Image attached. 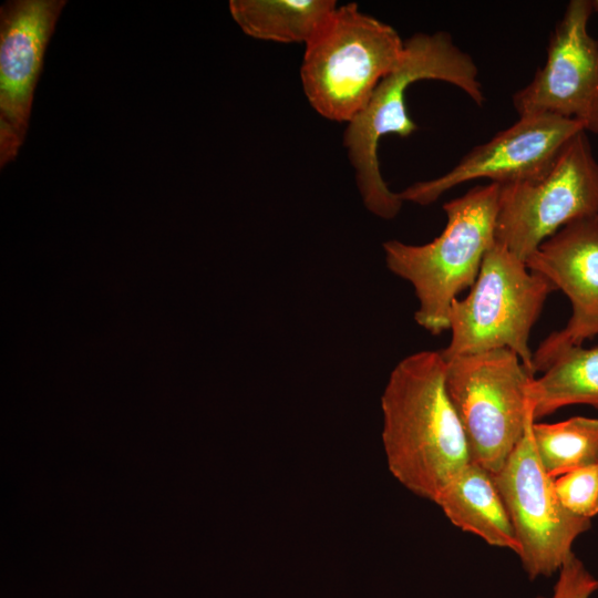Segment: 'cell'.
I'll list each match as a JSON object with an SVG mask.
<instances>
[{"instance_id":"obj_18","label":"cell","mask_w":598,"mask_h":598,"mask_svg":"<svg viewBox=\"0 0 598 598\" xmlns=\"http://www.w3.org/2000/svg\"><path fill=\"white\" fill-rule=\"evenodd\" d=\"M597 590L598 579L574 553L559 569L551 596L536 598H590Z\"/></svg>"},{"instance_id":"obj_15","label":"cell","mask_w":598,"mask_h":598,"mask_svg":"<svg viewBox=\"0 0 598 598\" xmlns=\"http://www.w3.org/2000/svg\"><path fill=\"white\" fill-rule=\"evenodd\" d=\"M527 399L535 422L573 404L598 409V344L570 347L557 354L542 377L532 379Z\"/></svg>"},{"instance_id":"obj_17","label":"cell","mask_w":598,"mask_h":598,"mask_svg":"<svg viewBox=\"0 0 598 598\" xmlns=\"http://www.w3.org/2000/svg\"><path fill=\"white\" fill-rule=\"evenodd\" d=\"M560 503L571 514L591 519L598 515V464L576 468L554 478Z\"/></svg>"},{"instance_id":"obj_3","label":"cell","mask_w":598,"mask_h":598,"mask_svg":"<svg viewBox=\"0 0 598 598\" xmlns=\"http://www.w3.org/2000/svg\"><path fill=\"white\" fill-rule=\"evenodd\" d=\"M499 189L494 183L476 185L446 202V225L427 244H383L388 268L414 288L419 301L415 321L431 334L448 330L452 301L473 286L495 243Z\"/></svg>"},{"instance_id":"obj_12","label":"cell","mask_w":598,"mask_h":598,"mask_svg":"<svg viewBox=\"0 0 598 598\" xmlns=\"http://www.w3.org/2000/svg\"><path fill=\"white\" fill-rule=\"evenodd\" d=\"M526 266L547 277L571 303V317L533 352V373L544 372L561 351L598 336V212L547 238Z\"/></svg>"},{"instance_id":"obj_19","label":"cell","mask_w":598,"mask_h":598,"mask_svg":"<svg viewBox=\"0 0 598 598\" xmlns=\"http://www.w3.org/2000/svg\"><path fill=\"white\" fill-rule=\"evenodd\" d=\"M592 4H594L595 11L598 12V0H594Z\"/></svg>"},{"instance_id":"obj_8","label":"cell","mask_w":598,"mask_h":598,"mask_svg":"<svg viewBox=\"0 0 598 598\" xmlns=\"http://www.w3.org/2000/svg\"><path fill=\"white\" fill-rule=\"evenodd\" d=\"M533 422L493 475L519 544L517 556L532 580L559 571L574 554L575 540L591 527V519L571 514L560 503L554 478L536 453Z\"/></svg>"},{"instance_id":"obj_13","label":"cell","mask_w":598,"mask_h":598,"mask_svg":"<svg viewBox=\"0 0 598 598\" xmlns=\"http://www.w3.org/2000/svg\"><path fill=\"white\" fill-rule=\"evenodd\" d=\"M434 503L456 527L518 555L519 544L493 474L478 463L466 464Z\"/></svg>"},{"instance_id":"obj_7","label":"cell","mask_w":598,"mask_h":598,"mask_svg":"<svg viewBox=\"0 0 598 598\" xmlns=\"http://www.w3.org/2000/svg\"><path fill=\"white\" fill-rule=\"evenodd\" d=\"M598 212V161L587 133L564 146L542 178L501 186L495 241L524 262L567 224Z\"/></svg>"},{"instance_id":"obj_11","label":"cell","mask_w":598,"mask_h":598,"mask_svg":"<svg viewBox=\"0 0 598 598\" xmlns=\"http://www.w3.org/2000/svg\"><path fill=\"white\" fill-rule=\"evenodd\" d=\"M65 0H12L0 8V166L14 161L28 131L45 49Z\"/></svg>"},{"instance_id":"obj_2","label":"cell","mask_w":598,"mask_h":598,"mask_svg":"<svg viewBox=\"0 0 598 598\" xmlns=\"http://www.w3.org/2000/svg\"><path fill=\"white\" fill-rule=\"evenodd\" d=\"M421 80L453 84L477 105L485 101L477 65L450 33H415L404 41L401 63L381 80L364 109L348 123L343 137L362 200L380 218H394L403 202L381 176L378 146L384 135L409 137L417 130L405 96L409 86Z\"/></svg>"},{"instance_id":"obj_9","label":"cell","mask_w":598,"mask_h":598,"mask_svg":"<svg viewBox=\"0 0 598 598\" xmlns=\"http://www.w3.org/2000/svg\"><path fill=\"white\" fill-rule=\"evenodd\" d=\"M582 125L554 114L519 116L512 126L472 148L445 174L416 182L399 193L402 202L429 205L448 189L474 179L499 186L534 182L545 176L566 143Z\"/></svg>"},{"instance_id":"obj_16","label":"cell","mask_w":598,"mask_h":598,"mask_svg":"<svg viewBox=\"0 0 598 598\" xmlns=\"http://www.w3.org/2000/svg\"><path fill=\"white\" fill-rule=\"evenodd\" d=\"M532 434L539 461L553 478L598 464V419L573 416L556 423L534 421Z\"/></svg>"},{"instance_id":"obj_1","label":"cell","mask_w":598,"mask_h":598,"mask_svg":"<svg viewBox=\"0 0 598 598\" xmlns=\"http://www.w3.org/2000/svg\"><path fill=\"white\" fill-rule=\"evenodd\" d=\"M445 373L440 351H419L394 367L381 396L389 471L405 488L432 502L472 461Z\"/></svg>"},{"instance_id":"obj_10","label":"cell","mask_w":598,"mask_h":598,"mask_svg":"<svg viewBox=\"0 0 598 598\" xmlns=\"http://www.w3.org/2000/svg\"><path fill=\"white\" fill-rule=\"evenodd\" d=\"M590 0H571L553 30L544 65L512 96L518 116L554 114L598 135V41L588 31Z\"/></svg>"},{"instance_id":"obj_6","label":"cell","mask_w":598,"mask_h":598,"mask_svg":"<svg viewBox=\"0 0 598 598\" xmlns=\"http://www.w3.org/2000/svg\"><path fill=\"white\" fill-rule=\"evenodd\" d=\"M445 361L446 391L462 423L471 458L494 475L534 420L527 386L535 375L505 348Z\"/></svg>"},{"instance_id":"obj_4","label":"cell","mask_w":598,"mask_h":598,"mask_svg":"<svg viewBox=\"0 0 598 598\" xmlns=\"http://www.w3.org/2000/svg\"><path fill=\"white\" fill-rule=\"evenodd\" d=\"M404 55L398 31L357 3L337 7L306 43L300 76L310 105L323 117L350 122Z\"/></svg>"},{"instance_id":"obj_5","label":"cell","mask_w":598,"mask_h":598,"mask_svg":"<svg viewBox=\"0 0 598 598\" xmlns=\"http://www.w3.org/2000/svg\"><path fill=\"white\" fill-rule=\"evenodd\" d=\"M555 290L547 277L530 270L495 241L484 256L470 293L452 301L451 340L441 354L447 360L505 348L515 352L534 374L528 340L546 299Z\"/></svg>"},{"instance_id":"obj_14","label":"cell","mask_w":598,"mask_h":598,"mask_svg":"<svg viewBox=\"0 0 598 598\" xmlns=\"http://www.w3.org/2000/svg\"><path fill=\"white\" fill-rule=\"evenodd\" d=\"M337 8L332 0H230L241 30L256 39L307 43Z\"/></svg>"}]
</instances>
